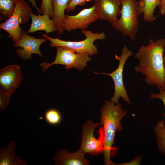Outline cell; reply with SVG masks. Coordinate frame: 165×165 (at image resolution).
Segmentation results:
<instances>
[{"label": "cell", "instance_id": "1", "mask_svg": "<svg viewBox=\"0 0 165 165\" xmlns=\"http://www.w3.org/2000/svg\"><path fill=\"white\" fill-rule=\"evenodd\" d=\"M146 46L142 45L134 55L138 62L134 69L145 76V82L150 86H157L165 89V71L163 55L165 39L155 41L151 39Z\"/></svg>", "mask_w": 165, "mask_h": 165}, {"label": "cell", "instance_id": "2", "mask_svg": "<svg viewBox=\"0 0 165 165\" xmlns=\"http://www.w3.org/2000/svg\"><path fill=\"white\" fill-rule=\"evenodd\" d=\"M114 104L111 100H105L100 111L101 122L104 125V159L107 165H115L110 160L111 152L116 132L123 129L121 121L127 113L121 103H118L116 105Z\"/></svg>", "mask_w": 165, "mask_h": 165}, {"label": "cell", "instance_id": "3", "mask_svg": "<svg viewBox=\"0 0 165 165\" xmlns=\"http://www.w3.org/2000/svg\"><path fill=\"white\" fill-rule=\"evenodd\" d=\"M120 17L112 24L116 30L128 36L131 40L135 39L139 29L140 14L138 1L121 0Z\"/></svg>", "mask_w": 165, "mask_h": 165}, {"label": "cell", "instance_id": "4", "mask_svg": "<svg viewBox=\"0 0 165 165\" xmlns=\"http://www.w3.org/2000/svg\"><path fill=\"white\" fill-rule=\"evenodd\" d=\"M81 32L86 37V39L78 41H64L58 38H52L45 34H42V35L50 41V43L49 45L51 48L61 46L71 49L79 53H87L89 56L97 54V48L94 42L97 40H105L106 38L105 33H94L85 29L82 30Z\"/></svg>", "mask_w": 165, "mask_h": 165}, {"label": "cell", "instance_id": "5", "mask_svg": "<svg viewBox=\"0 0 165 165\" xmlns=\"http://www.w3.org/2000/svg\"><path fill=\"white\" fill-rule=\"evenodd\" d=\"M54 61L52 63L42 62L39 65L44 72L49 67L54 64H60L65 66L68 70L75 68L79 71L82 70L90 61L91 59L89 55L85 53H79L71 49L61 46H57Z\"/></svg>", "mask_w": 165, "mask_h": 165}, {"label": "cell", "instance_id": "6", "mask_svg": "<svg viewBox=\"0 0 165 165\" xmlns=\"http://www.w3.org/2000/svg\"><path fill=\"white\" fill-rule=\"evenodd\" d=\"M32 9L28 3L24 0H20L16 3L14 11L9 18L0 24V28L8 32L13 42L16 43L21 38L23 29L20 25L27 23Z\"/></svg>", "mask_w": 165, "mask_h": 165}, {"label": "cell", "instance_id": "7", "mask_svg": "<svg viewBox=\"0 0 165 165\" xmlns=\"http://www.w3.org/2000/svg\"><path fill=\"white\" fill-rule=\"evenodd\" d=\"M101 124V122L95 123L88 120L83 125L82 143L79 150L84 154L89 153L93 156L104 153L103 127L100 129V136L98 139L95 138L94 134L96 127Z\"/></svg>", "mask_w": 165, "mask_h": 165}, {"label": "cell", "instance_id": "8", "mask_svg": "<svg viewBox=\"0 0 165 165\" xmlns=\"http://www.w3.org/2000/svg\"><path fill=\"white\" fill-rule=\"evenodd\" d=\"M133 54V52L130 50L126 46L123 48L121 53L119 57L116 54V59L119 61V64L118 68L114 71L111 73H102V74L110 76L112 79L114 85V94L111 99V101L115 104L119 103L118 100L120 97L127 104H130V101L128 96L123 82V71L125 64L127 60Z\"/></svg>", "mask_w": 165, "mask_h": 165}, {"label": "cell", "instance_id": "9", "mask_svg": "<svg viewBox=\"0 0 165 165\" xmlns=\"http://www.w3.org/2000/svg\"><path fill=\"white\" fill-rule=\"evenodd\" d=\"M98 19L93 5L91 7L85 8L74 15L65 14L64 16V29L68 31L80 29H85L91 24Z\"/></svg>", "mask_w": 165, "mask_h": 165}, {"label": "cell", "instance_id": "10", "mask_svg": "<svg viewBox=\"0 0 165 165\" xmlns=\"http://www.w3.org/2000/svg\"><path fill=\"white\" fill-rule=\"evenodd\" d=\"M46 38H39L30 36L23 30L20 39L14 45L15 47H19L16 50L19 57L23 60L29 59L33 54L43 57L40 47L41 45L48 40Z\"/></svg>", "mask_w": 165, "mask_h": 165}, {"label": "cell", "instance_id": "11", "mask_svg": "<svg viewBox=\"0 0 165 165\" xmlns=\"http://www.w3.org/2000/svg\"><path fill=\"white\" fill-rule=\"evenodd\" d=\"M23 78L19 66H6L0 70V87L11 95L18 88Z\"/></svg>", "mask_w": 165, "mask_h": 165}, {"label": "cell", "instance_id": "12", "mask_svg": "<svg viewBox=\"0 0 165 165\" xmlns=\"http://www.w3.org/2000/svg\"><path fill=\"white\" fill-rule=\"evenodd\" d=\"M121 4V0H95L94 5L98 19L106 20L113 24L120 14Z\"/></svg>", "mask_w": 165, "mask_h": 165}, {"label": "cell", "instance_id": "13", "mask_svg": "<svg viewBox=\"0 0 165 165\" xmlns=\"http://www.w3.org/2000/svg\"><path fill=\"white\" fill-rule=\"evenodd\" d=\"M85 154L79 150L75 152L71 153L67 150H60L55 156L53 160L57 165H89L87 159Z\"/></svg>", "mask_w": 165, "mask_h": 165}, {"label": "cell", "instance_id": "14", "mask_svg": "<svg viewBox=\"0 0 165 165\" xmlns=\"http://www.w3.org/2000/svg\"><path fill=\"white\" fill-rule=\"evenodd\" d=\"M32 20L31 26L27 31L31 33L39 31H44L46 34L57 31L54 22L47 14L36 15L32 12L30 14Z\"/></svg>", "mask_w": 165, "mask_h": 165}, {"label": "cell", "instance_id": "15", "mask_svg": "<svg viewBox=\"0 0 165 165\" xmlns=\"http://www.w3.org/2000/svg\"><path fill=\"white\" fill-rule=\"evenodd\" d=\"M71 0H52L53 13L52 17L57 31L61 34L64 31L65 12Z\"/></svg>", "mask_w": 165, "mask_h": 165}, {"label": "cell", "instance_id": "16", "mask_svg": "<svg viewBox=\"0 0 165 165\" xmlns=\"http://www.w3.org/2000/svg\"><path fill=\"white\" fill-rule=\"evenodd\" d=\"M16 144L10 142L6 147L0 151V165H27L28 162L23 161L16 154Z\"/></svg>", "mask_w": 165, "mask_h": 165}, {"label": "cell", "instance_id": "17", "mask_svg": "<svg viewBox=\"0 0 165 165\" xmlns=\"http://www.w3.org/2000/svg\"><path fill=\"white\" fill-rule=\"evenodd\" d=\"M160 0H139L138 7L140 14H142L143 20L153 22L157 18L154 15L156 7L160 5Z\"/></svg>", "mask_w": 165, "mask_h": 165}, {"label": "cell", "instance_id": "18", "mask_svg": "<svg viewBox=\"0 0 165 165\" xmlns=\"http://www.w3.org/2000/svg\"><path fill=\"white\" fill-rule=\"evenodd\" d=\"M154 131L158 149L165 155V121L162 120L157 122Z\"/></svg>", "mask_w": 165, "mask_h": 165}, {"label": "cell", "instance_id": "19", "mask_svg": "<svg viewBox=\"0 0 165 165\" xmlns=\"http://www.w3.org/2000/svg\"><path fill=\"white\" fill-rule=\"evenodd\" d=\"M44 117L46 122L53 126L60 124L62 120V116L61 113L54 108L47 110L45 113Z\"/></svg>", "mask_w": 165, "mask_h": 165}, {"label": "cell", "instance_id": "20", "mask_svg": "<svg viewBox=\"0 0 165 165\" xmlns=\"http://www.w3.org/2000/svg\"><path fill=\"white\" fill-rule=\"evenodd\" d=\"M19 0H0V11L5 16L9 18L13 13L16 4Z\"/></svg>", "mask_w": 165, "mask_h": 165}, {"label": "cell", "instance_id": "21", "mask_svg": "<svg viewBox=\"0 0 165 165\" xmlns=\"http://www.w3.org/2000/svg\"><path fill=\"white\" fill-rule=\"evenodd\" d=\"M11 95L0 87V110L6 109L9 104Z\"/></svg>", "mask_w": 165, "mask_h": 165}, {"label": "cell", "instance_id": "22", "mask_svg": "<svg viewBox=\"0 0 165 165\" xmlns=\"http://www.w3.org/2000/svg\"><path fill=\"white\" fill-rule=\"evenodd\" d=\"M40 9L42 14H47L50 18L52 17L53 13L52 0H42Z\"/></svg>", "mask_w": 165, "mask_h": 165}, {"label": "cell", "instance_id": "23", "mask_svg": "<svg viewBox=\"0 0 165 165\" xmlns=\"http://www.w3.org/2000/svg\"><path fill=\"white\" fill-rule=\"evenodd\" d=\"M95 0H71L66 8V11L69 13L74 10L78 6H84L87 2Z\"/></svg>", "mask_w": 165, "mask_h": 165}, {"label": "cell", "instance_id": "24", "mask_svg": "<svg viewBox=\"0 0 165 165\" xmlns=\"http://www.w3.org/2000/svg\"><path fill=\"white\" fill-rule=\"evenodd\" d=\"M158 87L160 91V93H152L150 94V97L152 99L158 98L161 100L164 103L165 110V89H163L160 87Z\"/></svg>", "mask_w": 165, "mask_h": 165}, {"label": "cell", "instance_id": "25", "mask_svg": "<svg viewBox=\"0 0 165 165\" xmlns=\"http://www.w3.org/2000/svg\"><path fill=\"white\" fill-rule=\"evenodd\" d=\"M142 155H138L133 159L132 161L128 163H125L118 165H140L142 159Z\"/></svg>", "mask_w": 165, "mask_h": 165}, {"label": "cell", "instance_id": "26", "mask_svg": "<svg viewBox=\"0 0 165 165\" xmlns=\"http://www.w3.org/2000/svg\"><path fill=\"white\" fill-rule=\"evenodd\" d=\"M159 7L160 14L163 16H165V0H160Z\"/></svg>", "mask_w": 165, "mask_h": 165}, {"label": "cell", "instance_id": "27", "mask_svg": "<svg viewBox=\"0 0 165 165\" xmlns=\"http://www.w3.org/2000/svg\"><path fill=\"white\" fill-rule=\"evenodd\" d=\"M30 1L32 5V6H34L37 10L39 15H40L41 14L40 9H39L37 6L35 1L33 0H28Z\"/></svg>", "mask_w": 165, "mask_h": 165}, {"label": "cell", "instance_id": "28", "mask_svg": "<svg viewBox=\"0 0 165 165\" xmlns=\"http://www.w3.org/2000/svg\"><path fill=\"white\" fill-rule=\"evenodd\" d=\"M163 62L165 71V48L163 55Z\"/></svg>", "mask_w": 165, "mask_h": 165}, {"label": "cell", "instance_id": "29", "mask_svg": "<svg viewBox=\"0 0 165 165\" xmlns=\"http://www.w3.org/2000/svg\"><path fill=\"white\" fill-rule=\"evenodd\" d=\"M34 0V1H37V0Z\"/></svg>", "mask_w": 165, "mask_h": 165}]
</instances>
